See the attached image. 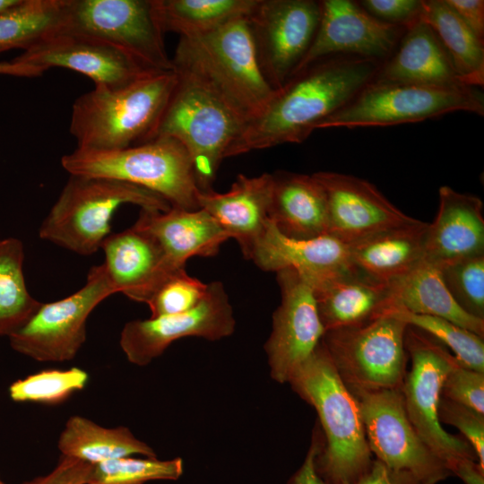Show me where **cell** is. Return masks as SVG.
<instances>
[{
	"label": "cell",
	"mask_w": 484,
	"mask_h": 484,
	"mask_svg": "<svg viewBox=\"0 0 484 484\" xmlns=\"http://www.w3.org/2000/svg\"><path fill=\"white\" fill-rule=\"evenodd\" d=\"M58 32L107 42L157 71L173 70L153 0H65Z\"/></svg>",
	"instance_id": "8fae6325"
},
{
	"label": "cell",
	"mask_w": 484,
	"mask_h": 484,
	"mask_svg": "<svg viewBox=\"0 0 484 484\" xmlns=\"http://www.w3.org/2000/svg\"><path fill=\"white\" fill-rule=\"evenodd\" d=\"M91 468L87 462L61 456L50 472L22 484H86Z\"/></svg>",
	"instance_id": "7bdbcfd3"
},
{
	"label": "cell",
	"mask_w": 484,
	"mask_h": 484,
	"mask_svg": "<svg viewBox=\"0 0 484 484\" xmlns=\"http://www.w3.org/2000/svg\"><path fill=\"white\" fill-rule=\"evenodd\" d=\"M209 283L187 274L186 268L169 273L146 302L151 317L181 314L195 307L207 295Z\"/></svg>",
	"instance_id": "f35d334b"
},
{
	"label": "cell",
	"mask_w": 484,
	"mask_h": 484,
	"mask_svg": "<svg viewBox=\"0 0 484 484\" xmlns=\"http://www.w3.org/2000/svg\"><path fill=\"white\" fill-rule=\"evenodd\" d=\"M313 176L324 190L328 234L346 244L417 221L393 204L370 182L350 175L319 171Z\"/></svg>",
	"instance_id": "d6986e66"
},
{
	"label": "cell",
	"mask_w": 484,
	"mask_h": 484,
	"mask_svg": "<svg viewBox=\"0 0 484 484\" xmlns=\"http://www.w3.org/2000/svg\"><path fill=\"white\" fill-rule=\"evenodd\" d=\"M319 2L320 20L315 38L293 75L319 60L334 56L380 62L393 53L405 30L377 20L353 1Z\"/></svg>",
	"instance_id": "ac0fdd59"
},
{
	"label": "cell",
	"mask_w": 484,
	"mask_h": 484,
	"mask_svg": "<svg viewBox=\"0 0 484 484\" xmlns=\"http://www.w3.org/2000/svg\"><path fill=\"white\" fill-rule=\"evenodd\" d=\"M134 226L151 235L169 263L185 268L194 256L210 257L219 253L229 238L205 210L171 207L167 212L141 209Z\"/></svg>",
	"instance_id": "cb8c5ba5"
},
{
	"label": "cell",
	"mask_w": 484,
	"mask_h": 484,
	"mask_svg": "<svg viewBox=\"0 0 484 484\" xmlns=\"http://www.w3.org/2000/svg\"><path fill=\"white\" fill-rule=\"evenodd\" d=\"M404 344L411 365L401 391L413 428L445 464L461 458L476 460L471 445L446 432L437 415L443 383L458 360L443 344L411 325L406 328Z\"/></svg>",
	"instance_id": "30bf717a"
},
{
	"label": "cell",
	"mask_w": 484,
	"mask_h": 484,
	"mask_svg": "<svg viewBox=\"0 0 484 484\" xmlns=\"http://www.w3.org/2000/svg\"><path fill=\"white\" fill-rule=\"evenodd\" d=\"M288 383L318 414L324 441L315 468L327 484H351L370 469L372 453L359 403L321 342Z\"/></svg>",
	"instance_id": "3957f363"
},
{
	"label": "cell",
	"mask_w": 484,
	"mask_h": 484,
	"mask_svg": "<svg viewBox=\"0 0 484 484\" xmlns=\"http://www.w3.org/2000/svg\"><path fill=\"white\" fill-rule=\"evenodd\" d=\"M436 215L428 223L424 259L436 267L484 255L483 203L476 195L443 186Z\"/></svg>",
	"instance_id": "44dd1931"
},
{
	"label": "cell",
	"mask_w": 484,
	"mask_h": 484,
	"mask_svg": "<svg viewBox=\"0 0 484 484\" xmlns=\"http://www.w3.org/2000/svg\"><path fill=\"white\" fill-rule=\"evenodd\" d=\"M441 396L484 414V373L457 364L446 376Z\"/></svg>",
	"instance_id": "60d3db41"
},
{
	"label": "cell",
	"mask_w": 484,
	"mask_h": 484,
	"mask_svg": "<svg viewBox=\"0 0 484 484\" xmlns=\"http://www.w3.org/2000/svg\"><path fill=\"white\" fill-rule=\"evenodd\" d=\"M407 326L386 313L360 326L327 331L322 343L351 392L401 389L407 372Z\"/></svg>",
	"instance_id": "9c48e42d"
},
{
	"label": "cell",
	"mask_w": 484,
	"mask_h": 484,
	"mask_svg": "<svg viewBox=\"0 0 484 484\" xmlns=\"http://www.w3.org/2000/svg\"><path fill=\"white\" fill-rule=\"evenodd\" d=\"M268 217L284 236L310 239L328 234L324 188L313 175L276 171Z\"/></svg>",
	"instance_id": "4316f807"
},
{
	"label": "cell",
	"mask_w": 484,
	"mask_h": 484,
	"mask_svg": "<svg viewBox=\"0 0 484 484\" xmlns=\"http://www.w3.org/2000/svg\"><path fill=\"white\" fill-rule=\"evenodd\" d=\"M126 203L161 212L171 208L162 196L139 186L70 175L39 227V238L81 255H91L110 235L116 211Z\"/></svg>",
	"instance_id": "5b68a950"
},
{
	"label": "cell",
	"mask_w": 484,
	"mask_h": 484,
	"mask_svg": "<svg viewBox=\"0 0 484 484\" xmlns=\"http://www.w3.org/2000/svg\"><path fill=\"white\" fill-rule=\"evenodd\" d=\"M427 226L418 220L348 244L352 265L382 283L400 279L424 259Z\"/></svg>",
	"instance_id": "83f0119b"
},
{
	"label": "cell",
	"mask_w": 484,
	"mask_h": 484,
	"mask_svg": "<svg viewBox=\"0 0 484 484\" xmlns=\"http://www.w3.org/2000/svg\"><path fill=\"white\" fill-rule=\"evenodd\" d=\"M88 382L87 371L77 367L44 369L13 382L8 394L15 402L57 405L83 390Z\"/></svg>",
	"instance_id": "d590c367"
},
{
	"label": "cell",
	"mask_w": 484,
	"mask_h": 484,
	"mask_svg": "<svg viewBox=\"0 0 484 484\" xmlns=\"http://www.w3.org/2000/svg\"><path fill=\"white\" fill-rule=\"evenodd\" d=\"M24 247L15 238L0 239V336L23 327L41 306L29 292L23 274Z\"/></svg>",
	"instance_id": "836d02e7"
},
{
	"label": "cell",
	"mask_w": 484,
	"mask_h": 484,
	"mask_svg": "<svg viewBox=\"0 0 484 484\" xmlns=\"http://www.w3.org/2000/svg\"><path fill=\"white\" fill-rule=\"evenodd\" d=\"M17 0H0V11L13 5Z\"/></svg>",
	"instance_id": "681fc988"
},
{
	"label": "cell",
	"mask_w": 484,
	"mask_h": 484,
	"mask_svg": "<svg viewBox=\"0 0 484 484\" xmlns=\"http://www.w3.org/2000/svg\"><path fill=\"white\" fill-rule=\"evenodd\" d=\"M351 484H421L412 474L390 469L374 459L368 471Z\"/></svg>",
	"instance_id": "f6af8a7d"
},
{
	"label": "cell",
	"mask_w": 484,
	"mask_h": 484,
	"mask_svg": "<svg viewBox=\"0 0 484 484\" xmlns=\"http://www.w3.org/2000/svg\"><path fill=\"white\" fill-rule=\"evenodd\" d=\"M182 473L180 458L126 456L91 465L86 484H145L152 480H177Z\"/></svg>",
	"instance_id": "8d00e7d4"
},
{
	"label": "cell",
	"mask_w": 484,
	"mask_h": 484,
	"mask_svg": "<svg viewBox=\"0 0 484 484\" xmlns=\"http://www.w3.org/2000/svg\"><path fill=\"white\" fill-rule=\"evenodd\" d=\"M171 62L177 73L203 86L245 125L275 91L263 73L246 17L200 36L179 38Z\"/></svg>",
	"instance_id": "7a4b0ae2"
},
{
	"label": "cell",
	"mask_w": 484,
	"mask_h": 484,
	"mask_svg": "<svg viewBox=\"0 0 484 484\" xmlns=\"http://www.w3.org/2000/svg\"><path fill=\"white\" fill-rule=\"evenodd\" d=\"M272 185L270 173L254 177L239 174L226 193L212 190L199 194V207L213 217L229 238L237 240L246 259H250L269 220Z\"/></svg>",
	"instance_id": "603a6c76"
},
{
	"label": "cell",
	"mask_w": 484,
	"mask_h": 484,
	"mask_svg": "<svg viewBox=\"0 0 484 484\" xmlns=\"http://www.w3.org/2000/svg\"><path fill=\"white\" fill-rule=\"evenodd\" d=\"M70 175L105 177L144 187L171 207L200 209L190 157L177 140L157 137L138 145L111 151L75 149L61 159Z\"/></svg>",
	"instance_id": "8992f818"
},
{
	"label": "cell",
	"mask_w": 484,
	"mask_h": 484,
	"mask_svg": "<svg viewBox=\"0 0 484 484\" xmlns=\"http://www.w3.org/2000/svg\"><path fill=\"white\" fill-rule=\"evenodd\" d=\"M421 19L433 30L447 53L461 82L484 83V46L445 0L422 1Z\"/></svg>",
	"instance_id": "4dcf8cb0"
},
{
	"label": "cell",
	"mask_w": 484,
	"mask_h": 484,
	"mask_svg": "<svg viewBox=\"0 0 484 484\" xmlns=\"http://www.w3.org/2000/svg\"><path fill=\"white\" fill-rule=\"evenodd\" d=\"M12 60L43 73L52 67L70 69L91 78L95 86L111 89L160 72L111 44L66 32L44 39Z\"/></svg>",
	"instance_id": "e0dca14e"
},
{
	"label": "cell",
	"mask_w": 484,
	"mask_h": 484,
	"mask_svg": "<svg viewBox=\"0 0 484 484\" xmlns=\"http://www.w3.org/2000/svg\"><path fill=\"white\" fill-rule=\"evenodd\" d=\"M321 445L317 436H314L313 442L303 463L287 484H327L318 474L315 468V456L320 450Z\"/></svg>",
	"instance_id": "bcb514c9"
},
{
	"label": "cell",
	"mask_w": 484,
	"mask_h": 484,
	"mask_svg": "<svg viewBox=\"0 0 484 484\" xmlns=\"http://www.w3.org/2000/svg\"><path fill=\"white\" fill-rule=\"evenodd\" d=\"M0 484H5L4 481L3 480L1 475H0Z\"/></svg>",
	"instance_id": "f907efd6"
},
{
	"label": "cell",
	"mask_w": 484,
	"mask_h": 484,
	"mask_svg": "<svg viewBox=\"0 0 484 484\" xmlns=\"http://www.w3.org/2000/svg\"><path fill=\"white\" fill-rule=\"evenodd\" d=\"M235 325L228 293L220 281H213L205 298L189 311L127 322L119 345L130 363L143 367L178 339L195 336L217 341L232 334Z\"/></svg>",
	"instance_id": "9a60e30c"
},
{
	"label": "cell",
	"mask_w": 484,
	"mask_h": 484,
	"mask_svg": "<svg viewBox=\"0 0 484 484\" xmlns=\"http://www.w3.org/2000/svg\"><path fill=\"white\" fill-rule=\"evenodd\" d=\"M359 5L377 20L406 28L420 18L422 1L363 0Z\"/></svg>",
	"instance_id": "b9f144b4"
},
{
	"label": "cell",
	"mask_w": 484,
	"mask_h": 484,
	"mask_svg": "<svg viewBox=\"0 0 484 484\" xmlns=\"http://www.w3.org/2000/svg\"><path fill=\"white\" fill-rule=\"evenodd\" d=\"M114 293L104 264L92 266L82 288L60 300L42 303L26 324L8 337L10 346L37 361L72 360L86 341L91 313Z\"/></svg>",
	"instance_id": "7c38bea8"
},
{
	"label": "cell",
	"mask_w": 484,
	"mask_h": 484,
	"mask_svg": "<svg viewBox=\"0 0 484 484\" xmlns=\"http://www.w3.org/2000/svg\"><path fill=\"white\" fill-rule=\"evenodd\" d=\"M381 63L351 56L319 60L294 74L247 122L226 158L300 143L373 81Z\"/></svg>",
	"instance_id": "6da1fadb"
},
{
	"label": "cell",
	"mask_w": 484,
	"mask_h": 484,
	"mask_svg": "<svg viewBox=\"0 0 484 484\" xmlns=\"http://www.w3.org/2000/svg\"><path fill=\"white\" fill-rule=\"evenodd\" d=\"M65 0H17L0 11V54L23 51L59 31Z\"/></svg>",
	"instance_id": "d6a6232c"
},
{
	"label": "cell",
	"mask_w": 484,
	"mask_h": 484,
	"mask_svg": "<svg viewBox=\"0 0 484 484\" xmlns=\"http://www.w3.org/2000/svg\"><path fill=\"white\" fill-rule=\"evenodd\" d=\"M177 75L154 139L169 137L179 142L190 157L200 192L208 193L213 190L220 165L245 122L203 86Z\"/></svg>",
	"instance_id": "52a82bcc"
},
{
	"label": "cell",
	"mask_w": 484,
	"mask_h": 484,
	"mask_svg": "<svg viewBox=\"0 0 484 484\" xmlns=\"http://www.w3.org/2000/svg\"><path fill=\"white\" fill-rule=\"evenodd\" d=\"M313 291L325 332L366 324L393 307L389 285L367 277L354 266Z\"/></svg>",
	"instance_id": "d4e9b609"
},
{
	"label": "cell",
	"mask_w": 484,
	"mask_h": 484,
	"mask_svg": "<svg viewBox=\"0 0 484 484\" xmlns=\"http://www.w3.org/2000/svg\"><path fill=\"white\" fill-rule=\"evenodd\" d=\"M164 33L196 37L238 19L248 18L258 0H153Z\"/></svg>",
	"instance_id": "1f68e13d"
},
{
	"label": "cell",
	"mask_w": 484,
	"mask_h": 484,
	"mask_svg": "<svg viewBox=\"0 0 484 484\" xmlns=\"http://www.w3.org/2000/svg\"><path fill=\"white\" fill-rule=\"evenodd\" d=\"M103 263L117 293L145 303L163 280L180 269L167 259L156 240L134 225L110 234L100 247Z\"/></svg>",
	"instance_id": "7402d4cb"
},
{
	"label": "cell",
	"mask_w": 484,
	"mask_h": 484,
	"mask_svg": "<svg viewBox=\"0 0 484 484\" xmlns=\"http://www.w3.org/2000/svg\"><path fill=\"white\" fill-rule=\"evenodd\" d=\"M438 269L458 306L484 320V255L449 263Z\"/></svg>",
	"instance_id": "74e56055"
},
{
	"label": "cell",
	"mask_w": 484,
	"mask_h": 484,
	"mask_svg": "<svg viewBox=\"0 0 484 484\" xmlns=\"http://www.w3.org/2000/svg\"><path fill=\"white\" fill-rule=\"evenodd\" d=\"M44 73L38 68L11 61L0 62V74L17 77H38Z\"/></svg>",
	"instance_id": "c3c4849f"
},
{
	"label": "cell",
	"mask_w": 484,
	"mask_h": 484,
	"mask_svg": "<svg viewBox=\"0 0 484 484\" xmlns=\"http://www.w3.org/2000/svg\"><path fill=\"white\" fill-rule=\"evenodd\" d=\"M250 260L261 270H295L313 288L350 269L349 245L330 234L310 239L282 235L269 220Z\"/></svg>",
	"instance_id": "ffe728a7"
},
{
	"label": "cell",
	"mask_w": 484,
	"mask_h": 484,
	"mask_svg": "<svg viewBox=\"0 0 484 484\" xmlns=\"http://www.w3.org/2000/svg\"><path fill=\"white\" fill-rule=\"evenodd\" d=\"M374 80L431 86H465L444 47L421 17L407 26Z\"/></svg>",
	"instance_id": "484cf974"
},
{
	"label": "cell",
	"mask_w": 484,
	"mask_h": 484,
	"mask_svg": "<svg viewBox=\"0 0 484 484\" xmlns=\"http://www.w3.org/2000/svg\"><path fill=\"white\" fill-rule=\"evenodd\" d=\"M178 82L160 71L120 88L95 86L73 104L69 131L77 149L119 150L151 141Z\"/></svg>",
	"instance_id": "277c9868"
},
{
	"label": "cell",
	"mask_w": 484,
	"mask_h": 484,
	"mask_svg": "<svg viewBox=\"0 0 484 484\" xmlns=\"http://www.w3.org/2000/svg\"><path fill=\"white\" fill-rule=\"evenodd\" d=\"M351 392V391H350ZM372 454L390 469L436 484L451 472L419 437L404 407L401 389L353 391Z\"/></svg>",
	"instance_id": "4fadbf2b"
},
{
	"label": "cell",
	"mask_w": 484,
	"mask_h": 484,
	"mask_svg": "<svg viewBox=\"0 0 484 484\" xmlns=\"http://www.w3.org/2000/svg\"><path fill=\"white\" fill-rule=\"evenodd\" d=\"M57 447L61 456L91 465L126 456L156 457L154 450L128 428H105L80 415L67 419Z\"/></svg>",
	"instance_id": "f546056e"
},
{
	"label": "cell",
	"mask_w": 484,
	"mask_h": 484,
	"mask_svg": "<svg viewBox=\"0 0 484 484\" xmlns=\"http://www.w3.org/2000/svg\"><path fill=\"white\" fill-rule=\"evenodd\" d=\"M447 469L465 484H484V469L476 460L461 458L449 462Z\"/></svg>",
	"instance_id": "7dc6e473"
},
{
	"label": "cell",
	"mask_w": 484,
	"mask_h": 484,
	"mask_svg": "<svg viewBox=\"0 0 484 484\" xmlns=\"http://www.w3.org/2000/svg\"><path fill=\"white\" fill-rule=\"evenodd\" d=\"M276 274L281 304L273 314L272 333L264 348L272 377L286 383L314 352L325 331L308 282L291 268Z\"/></svg>",
	"instance_id": "2e32d148"
},
{
	"label": "cell",
	"mask_w": 484,
	"mask_h": 484,
	"mask_svg": "<svg viewBox=\"0 0 484 484\" xmlns=\"http://www.w3.org/2000/svg\"><path fill=\"white\" fill-rule=\"evenodd\" d=\"M456 111L483 116L484 95L475 87L431 86L373 80L317 129L388 126Z\"/></svg>",
	"instance_id": "ba28073f"
},
{
	"label": "cell",
	"mask_w": 484,
	"mask_h": 484,
	"mask_svg": "<svg viewBox=\"0 0 484 484\" xmlns=\"http://www.w3.org/2000/svg\"><path fill=\"white\" fill-rule=\"evenodd\" d=\"M437 415L440 423L452 425L460 430L484 469V414L441 396Z\"/></svg>",
	"instance_id": "ab89813d"
},
{
	"label": "cell",
	"mask_w": 484,
	"mask_h": 484,
	"mask_svg": "<svg viewBox=\"0 0 484 484\" xmlns=\"http://www.w3.org/2000/svg\"><path fill=\"white\" fill-rule=\"evenodd\" d=\"M388 285L393 307L445 318L484 336V320L469 315L458 306L445 285L438 267L425 259Z\"/></svg>",
	"instance_id": "f1b7e54d"
},
{
	"label": "cell",
	"mask_w": 484,
	"mask_h": 484,
	"mask_svg": "<svg viewBox=\"0 0 484 484\" xmlns=\"http://www.w3.org/2000/svg\"><path fill=\"white\" fill-rule=\"evenodd\" d=\"M320 2L258 0L248 21L263 73L274 90L293 75L315 38Z\"/></svg>",
	"instance_id": "5bb4252c"
},
{
	"label": "cell",
	"mask_w": 484,
	"mask_h": 484,
	"mask_svg": "<svg viewBox=\"0 0 484 484\" xmlns=\"http://www.w3.org/2000/svg\"><path fill=\"white\" fill-rule=\"evenodd\" d=\"M388 313L426 333L452 350L462 366L484 373L483 337L438 316L413 314L398 307H392Z\"/></svg>",
	"instance_id": "e575fe53"
},
{
	"label": "cell",
	"mask_w": 484,
	"mask_h": 484,
	"mask_svg": "<svg viewBox=\"0 0 484 484\" xmlns=\"http://www.w3.org/2000/svg\"><path fill=\"white\" fill-rule=\"evenodd\" d=\"M466 26L481 40L484 37L483 0H445Z\"/></svg>",
	"instance_id": "ee69618b"
}]
</instances>
